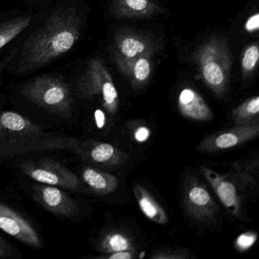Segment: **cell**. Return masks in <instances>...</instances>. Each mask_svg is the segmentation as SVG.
<instances>
[{
	"instance_id": "6da1fadb",
	"label": "cell",
	"mask_w": 259,
	"mask_h": 259,
	"mask_svg": "<svg viewBox=\"0 0 259 259\" xmlns=\"http://www.w3.org/2000/svg\"><path fill=\"white\" fill-rule=\"evenodd\" d=\"M82 21L73 7H60L24 43L16 67L19 75L41 69L69 53L80 40Z\"/></svg>"
},
{
	"instance_id": "7a4b0ae2",
	"label": "cell",
	"mask_w": 259,
	"mask_h": 259,
	"mask_svg": "<svg viewBox=\"0 0 259 259\" xmlns=\"http://www.w3.org/2000/svg\"><path fill=\"white\" fill-rule=\"evenodd\" d=\"M79 144L75 138L46 131L19 113L0 108V163L34 151L76 153Z\"/></svg>"
},
{
	"instance_id": "3957f363",
	"label": "cell",
	"mask_w": 259,
	"mask_h": 259,
	"mask_svg": "<svg viewBox=\"0 0 259 259\" xmlns=\"http://www.w3.org/2000/svg\"><path fill=\"white\" fill-rule=\"evenodd\" d=\"M198 74L204 84L218 98L228 89L232 54L228 43L222 37L209 38L193 54Z\"/></svg>"
},
{
	"instance_id": "277c9868",
	"label": "cell",
	"mask_w": 259,
	"mask_h": 259,
	"mask_svg": "<svg viewBox=\"0 0 259 259\" xmlns=\"http://www.w3.org/2000/svg\"><path fill=\"white\" fill-rule=\"evenodd\" d=\"M21 93L30 102L57 116L68 117L72 113L74 104L72 90L61 76L35 77L22 86Z\"/></svg>"
},
{
	"instance_id": "5b68a950",
	"label": "cell",
	"mask_w": 259,
	"mask_h": 259,
	"mask_svg": "<svg viewBox=\"0 0 259 259\" xmlns=\"http://www.w3.org/2000/svg\"><path fill=\"white\" fill-rule=\"evenodd\" d=\"M75 94L81 99L100 97L103 107L110 114H116L119 98L110 71L104 61L93 57L88 62L84 72L75 83Z\"/></svg>"
},
{
	"instance_id": "8992f818",
	"label": "cell",
	"mask_w": 259,
	"mask_h": 259,
	"mask_svg": "<svg viewBox=\"0 0 259 259\" xmlns=\"http://www.w3.org/2000/svg\"><path fill=\"white\" fill-rule=\"evenodd\" d=\"M19 166L24 174L42 184L78 192L82 190L78 177L69 168L53 159H29L23 160Z\"/></svg>"
},
{
	"instance_id": "52a82bcc",
	"label": "cell",
	"mask_w": 259,
	"mask_h": 259,
	"mask_svg": "<svg viewBox=\"0 0 259 259\" xmlns=\"http://www.w3.org/2000/svg\"><path fill=\"white\" fill-rule=\"evenodd\" d=\"M183 204L188 214L197 221L214 220L219 209L207 188L196 177H188L183 186Z\"/></svg>"
},
{
	"instance_id": "ba28073f",
	"label": "cell",
	"mask_w": 259,
	"mask_h": 259,
	"mask_svg": "<svg viewBox=\"0 0 259 259\" xmlns=\"http://www.w3.org/2000/svg\"><path fill=\"white\" fill-rule=\"evenodd\" d=\"M258 133V122L250 125H235L228 130L216 132L206 136L198 144L195 151L200 153H212L231 149L255 139Z\"/></svg>"
},
{
	"instance_id": "9c48e42d",
	"label": "cell",
	"mask_w": 259,
	"mask_h": 259,
	"mask_svg": "<svg viewBox=\"0 0 259 259\" xmlns=\"http://www.w3.org/2000/svg\"><path fill=\"white\" fill-rule=\"evenodd\" d=\"M200 171L227 211L234 218H242L244 192L242 188L227 174H219L206 166H200Z\"/></svg>"
},
{
	"instance_id": "30bf717a",
	"label": "cell",
	"mask_w": 259,
	"mask_h": 259,
	"mask_svg": "<svg viewBox=\"0 0 259 259\" xmlns=\"http://www.w3.org/2000/svg\"><path fill=\"white\" fill-rule=\"evenodd\" d=\"M158 44L148 36L133 31H120L115 34L113 60H131L154 55Z\"/></svg>"
},
{
	"instance_id": "8fae6325",
	"label": "cell",
	"mask_w": 259,
	"mask_h": 259,
	"mask_svg": "<svg viewBox=\"0 0 259 259\" xmlns=\"http://www.w3.org/2000/svg\"><path fill=\"white\" fill-rule=\"evenodd\" d=\"M76 153L83 161L104 167H120L128 159L127 154L114 145L95 140L80 142Z\"/></svg>"
},
{
	"instance_id": "7c38bea8",
	"label": "cell",
	"mask_w": 259,
	"mask_h": 259,
	"mask_svg": "<svg viewBox=\"0 0 259 259\" xmlns=\"http://www.w3.org/2000/svg\"><path fill=\"white\" fill-rule=\"evenodd\" d=\"M0 230L31 248H42L41 239L33 226L14 209L3 203H0Z\"/></svg>"
},
{
	"instance_id": "4fadbf2b",
	"label": "cell",
	"mask_w": 259,
	"mask_h": 259,
	"mask_svg": "<svg viewBox=\"0 0 259 259\" xmlns=\"http://www.w3.org/2000/svg\"><path fill=\"white\" fill-rule=\"evenodd\" d=\"M34 196L45 209L57 216L70 218L79 210L76 201L57 186L42 183L35 186Z\"/></svg>"
},
{
	"instance_id": "5bb4252c",
	"label": "cell",
	"mask_w": 259,
	"mask_h": 259,
	"mask_svg": "<svg viewBox=\"0 0 259 259\" xmlns=\"http://www.w3.org/2000/svg\"><path fill=\"white\" fill-rule=\"evenodd\" d=\"M177 105L180 114L186 119L207 122L213 119V112L204 98L191 88H185L180 92Z\"/></svg>"
},
{
	"instance_id": "9a60e30c",
	"label": "cell",
	"mask_w": 259,
	"mask_h": 259,
	"mask_svg": "<svg viewBox=\"0 0 259 259\" xmlns=\"http://www.w3.org/2000/svg\"><path fill=\"white\" fill-rule=\"evenodd\" d=\"M153 56H144L131 60L114 61L118 71L128 80L136 91L143 89L151 78L153 71Z\"/></svg>"
},
{
	"instance_id": "2e32d148",
	"label": "cell",
	"mask_w": 259,
	"mask_h": 259,
	"mask_svg": "<svg viewBox=\"0 0 259 259\" xmlns=\"http://www.w3.org/2000/svg\"><path fill=\"white\" fill-rule=\"evenodd\" d=\"M159 11L155 0H113L110 13L119 19H145Z\"/></svg>"
},
{
	"instance_id": "e0dca14e",
	"label": "cell",
	"mask_w": 259,
	"mask_h": 259,
	"mask_svg": "<svg viewBox=\"0 0 259 259\" xmlns=\"http://www.w3.org/2000/svg\"><path fill=\"white\" fill-rule=\"evenodd\" d=\"M133 192L139 208L145 217L156 224L160 225L166 224L168 218L166 211L145 187L136 185Z\"/></svg>"
},
{
	"instance_id": "ac0fdd59",
	"label": "cell",
	"mask_w": 259,
	"mask_h": 259,
	"mask_svg": "<svg viewBox=\"0 0 259 259\" xmlns=\"http://www.w3.org/2000/svg\"><path fill=\"white\" fill-rule=\"evenodd\" d=\"M83 181L95 193L108 195L118 187V180L112 174L103 172L90 166H86L81 172Z\"/></svg>"
},
{
	"instance_id": "d6986e66",
	"label": "cell",
	"mask_w": 259,
	"mask_h": 259,
	"mask_svg": "<svg viewBox=\"0 0 259 259\" xmlns=\"http://www.w3.org/2000/svg\"><path fill=\"white\" fill-rule=\"evenodd\" d=\"M258 162L253 160L237 162L232 166L229 176L242 188V190L252 189L257 183Z\"/></svg>"
},
{
	"instance_id": "ffe728a7",
	"label": "cell",
	"mask_w": 259,
	"mask_h": 259,
	"mask_svg": "<svg viewBox=\"0 0 259 259\" xmlns=\"http://www.w3.org/2000/svg\"><path fill=\"white\" fill-rule=\"evenodd\" d=\"M97 249L104 254L121 251H134L135 244L123 232L113 230L105 233L98 240Z\"/></svg>"
},
{
	"instance_id": "44dd1931",
	"label": "cell",
	"mask_w": 259,
	"mask_h": 259,
	"mask_svg": "<svg viewBox=\"0 0 259 259\" xmlns=\"http://www.w3.org/2000/svg\"><path fill=\"white\" fill-rule=\"evenodd\" d=\"M31 22V16H23L0 22V50L22 34Z\"/></svg>"
},
{
	"instance_id": "7402d4cb",
	"label": "cell",
	"mask_w": 259,
	"mask_h": 259,
	"mask_svg": "<svg viewBox=\"0 0 259 259\" xmlns=\"http://www.w3.org/2000/svg\"><path fill=\"white\" fill-rule=\"evenodd\" d=\"M258 113L259 97H251L233 110L232 120L235 125H250L258 122Z\"/></svg>"
},
{
	"instance_id": "603a6c76",
	"label": "cell",
	"mask_w": 259,
	"mask_h": 259,
	"mask_svg": "<svg viewBox=\"0 0 259 259\" xmlns=\"http://www.w3.org/2000/svg\"><path fill=\"white\" fill-rule=\"evenodd\" d=\"M258 59V44L255 42L248 45L244 50L241 59V69L243 78L247 79L252 75L257 68Z\"/></svg>"
},
{
	"instance_id": "cb8c5ba5",
	"label": "cell",
	"mask_w": 259,
	"mask_h": 259,
	"mask_svg": "<svg viewBox=\"0 0 259 259\" xmlns=\"http://www.w3.org/2000/svg\"><path fill=\"white\" fill-rule=\"evenodd\" d=\"M256 239H257V236L255 233L251 232L242 233L236 239V247L240 251H245L254 245Z\"/></svg>"
},
{
	"instance_id": "d4e9b609",
	"label": "cell",
	"mask_w": 259,
	"mask_h": 259,
	"mask_svg": "<svg viewBox=\"0 0 259 259\" xmlns=\"http://www.w3.org/2000/svg\"><path fill=\"white\" fill-rule=\"evenodd\" d=\"M133 136H134L136 142L143 143L149 139L150 136H151V130L145 125H139L135 128Z\"/></svg>"
},
{
	"instance_id": "484cf974",
	"label": "cell",
	"mask_w": 259,
	"mask_h": 259,
	"mask_svg": "<svg viewBox=\"0 0 259 259\" xmlns=\"http://www.w3.org/2000/svg\"><path fill=\"white\" fill-rule=\"evenodd\" d=\"M179 251H157L152 255L155 259H180L186 258V254Z\"/></svg>"
},
{
	"instance_id": "4316f807",
	"label": "cell",
	"mask_w": 259,
	"mask_h": 259,
	"mask_svg": "<svg viewBox=\"0 0 259 259\" xmlns=\"http://www.w3.org/2000/svg\"><path fill=\"white\" fill-rule=\"evenodd\" d=\"M245 30L248 33L257 32L259 29V14L255 13L250 16L245 23Z\"/></svg>"
},
{
	"instance_id": "83f0119b",
	"label": "cell",
	"mask_w": 259,
	"mask_h": 259,
	"mask_svg": "<svg viewBox=\"0 0 259 259\" xmlns=\"http://www.w3.org/2000/svg\"><path fill=\"white\" fill-rule=\"evenodd\" d=\"M14 254L13 246L0 236V257H11Z\"/></svg>"
},
{
	"instance_id": "f1b7e54d",
	"label": "cell",
	"mask_w": 259,
	"mask_h": 259,
	"mask_svg": "<svg viewBox=\"0 0 259 259\" xmlns=\"http://www.w3.org/2000/svg\"><path fill=\"white\" fill-rule=\"evenodd\" d=\"M104 258L108 259H132L135 257L134 251H121L117 252L110 253L104 256Z\"/></svg>"
},
{
	"instance_id": "f546056e",
	"label": "cell",
	"mask_w": 259,
	"mask_h": 259,
	"mask_svg": "<svg viewBox=\"0 0 259 259\" xmlns=\"http://www.w3.org/2000/svg\"><path fill=\"white\" fill-rule=\"evenodd\" d=\"M95 116H96L97 124L100 128H102L105 124V115L101 110H97Z\"/></svg>"
},
{
	"instance_id": "4dcf8cb0",
	"label": "cell",
	"mask_w": 259,
	"mask_h": 259,
	"mask_svg": "<svg viewBox=\"0 0 259 259\" xmlns=\"http://www.w3.org/2000/svg\"><path fill=\"white\" fill-rule=\"evenodd\" d=\"M15 53H16V51H15L14 52L9 54L8 57L3 59L2 60H0V73L2 72L3 70H4V68H5L6 66L9 64V63L11 61L12 59H13V57H14Z\"/></svg>"
}]
</instances>
